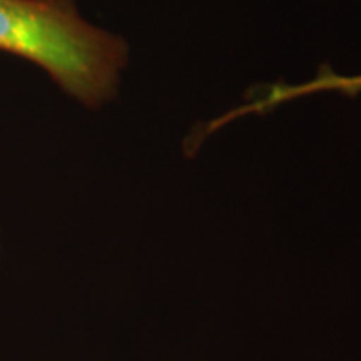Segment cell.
Returning <instances> with one entry per match:
<instances>
[{
  "instance_id": "3",
  "label": "cell",
  "mask_w": 361,
  "mask_h": 361,
  "mask_svg": "<svg viewBox=\"0 0 361 361\" xmlns=\"http://www.w3.org/2000/svg\"><path fill=\"white\" fill-rule=\"evenodd\" d=\"M0 258H2V239H0Z\"/></svg>"
},
{
  "instance_id": "2",
  "label": "cell",
  "mask_w": 361,
  "mask_h": 361,
  "mask_svg": "<svg viewBox=\"0 0 361 361\" xmlns=\"http://www.w3.org/2000/svg\"><path fill=\"white\" fill-rule=\"evenodd\" d=\"M311 87H313V90L335 89L340 90V92L348 94V96H355V94H358L361 90V75H356V78H340V75L335 74H319L311 82Z\"/></svg>"
},
{
  "instance_id": "1",
  "label": "cell",
  "mask_w": 361,
  "mask_h": 361,
  "mask_svg": "<svg viewBox=\"0 0 361 361\" xmlns=\"http://www.w3.org/2000/svg\"><path fill=\"white\" fill-rule=\"evenodd\" d=\"M0 52L42 71L90 111L114 102L129 45L89 22L78 0H0Z\"/></svg>"
}]
</instances>
